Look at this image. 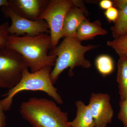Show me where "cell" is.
I'll return each instance as SVG.
<instances>
[{
  "instance_id": "cell-1",
  "label": "cell",
  "mask_w": 127,
  "mask_h": 127,
  "mask_svg": "<svg viewBox=\"0 0 127 127\" xmlns=\"http://www.w3.org/2000/svg\"><path fill=\"white\" fill-rule=\"evenodd\" d=\"M5 48L15 51L21 56L31 72L47 66L55 65L56 57L49 55L52 48L50 35L43 33L34 36L9 35Z\"/></svg>"
},
{
  "instance_id": "cell-2",
  "label": "cell",
  "mask_w": 127,
  "mask_h": 127,
  "mask_svg": "<svg viewBox=\"0 0 127 127\" xmlns=\"http://www.w3.org/2000/svg\"><path fill=\"white\" fill-rule=\"evenodd\" d=\"M76 37H65L58 46L52 48L49 54L56 57L54 68L50 74L53 84L56 82L59 76L64 71L69 68L68 75H74L73 70L76 67L83 68L91 67L92 63L86 59L85 54L90 50L95 49L98 46L89 45L84 46Z\"/></svg>"
},
{
  "instance_id": "cell-3",
  "label": "cell",
  "mask_w": 127,
  "mask_h": 127,
  "mask_svg": "<svg viewBox=\"0 0 127 127\" xmlns=\"http://www.w3.org/2000/svg\"><path fill=\"white\" fill-rule=\"evenodd\" d=\"M22 118L33 127H71L68 114L52 100L32 97L20 107Z\"/></svg>"
},
{
  "instance_id": "cell-4",
  "label": "cell",
  "mask_w": 127,
  "mask_h": 127,
  "mask_svg": "<svg viewBox=\"0 0 127 127\" xmlns=\"http://www.w3.org/2000/svg\"><path fill=\"white\" fill-rule=\"evenodd\" d=\"M52 70L51 66L45 67L35 72H30L28 68H25L18 84L8 90L4 95L5 97L0 101L4 111L10 110L15 96L23 91H42L52 98L58 104H63V100L51 79L50 74Z\"/></svg>"
},
{
  "instance_id": "cell-5",
  "label": "cell",
  "mask_w": 127,
  "mask_h": 127,
  "mask_svg": "<svg viewBox=\"0 0 127 127\" xmlns=\"http://www.w3.org/2000/svg\"><path fill=\"white\" fill-rule=\"evenodd\" d=\"M26 68L22 57L17 52L5 47L0 50V88L9 90L14 87Z\"/></svg>"
},
{
  "instance_id": "cell-6",
  "label": "cell",
  "mask_w": 127,
  "mask_h": 127,
  "mask_svg": "<svg viewBox=\"0 0 127 127\" xmlns=\"http://www.w3.org/2000/svg\"><path fill=\"white\" fill-rule=\"evenodd\" d=\"M73 4V0H50L40 18L49 26L52 48L57 46L63 37V28L65 17Z\"/></svg>"
},
{
  "instance_id": "cell-7",
  "label": "cell",
  "mask_w": 127,
  "mask_h": 127,
  "mask_svg": "<svg viewBox=\"0 0 127 127\" xmlns=\"http://www.w3.org/2000/svg\"><path fill=\"white\" fill-rule=\"evenodd\" d=\"M1 11L5 17L11 20L9 35L34 36L43 33H50L48 25L43 20H28L17 14L9 5L2 6Z\"/></svg>"
},
{
  "instance_id": "cell-8",
  "label": "cell",
  "mask_w": 127,
  "mask_h": 127,
  "mask_svg": "<svg viewBox=\"0 0 127 127\" xmlns=\"http://www.w3.org/2000/svg\"><path fill=\"white\" fill-rule=\"evenodd\" d=\"M111 97L106 93H92L88 105L95 121V127H107L112 122L114 112Z\"/></svg>"
},
{
  "instance_id": "cell-9",
  "label": "cell",
  "mask_w": 127,
  "mask_h": 127,
  "mask_svg": "<svg viewBox=\"0 0 127 127\" xmlns=\"http://www.w3.org/2000/svg\"><path fill=\"white\" fill-rule=\"evenodd\" d=\"M9 6L16 12L32 21L40 20L48 0H9Z\"/></svg>"
},
{
  "instance_id": "cell-10",
  "label": "cell",
  "mask_w": 127,
  "mask_h": 127,
  "mask_svg": "<svg viewBox=\"0 0 127 127\" xmlns=\"http://www.w3.org/2000/svg\"><path fill=\"white\" fill-rule=\"evenodd\" d=\"M86 14L79 7L73 4L65 17L63 28V37H76L78 27L87 20Z\"/></svg>"
},
{
  "instance_id": "cell-11",
  "label": "cell",
  "mask_w": 127,
  "mask_h": 127,
  "mask_svg": "<svg viewBox=\"0 0 127 127\" xmlns=\"http://www.w3.org/2000/svg\"><path fill=\"white\" fill-rule=\"evenodd\" d=\"M101 24L99 20L93 22H91L88 19L83 21L78 29L76 37L82 41L94 39L97 36L105 35L108 31L102 27Z\"/></svg>"
},
{
  "instance_id": "cell-12",
  "label": "cell",
  "mask_w": 127,
  "mask_h": 127,
  "mask_svg": "<svg viewBox=\"0 0 127 127\" xmlns=\"http://www.w3.org/2000/svg\"><path fill=\"white\" fill-rule=\"evenodd\" d=\"M77 108L75 118L69 124L71 127H95V121L88 105H86L82 101H76Z\"/></svg>"
},
{
  "instance_id": "cell-13",
  "label": "cell",
  "mask_w": 127,
  "mask_h": 127,
  "mask_svg": "<svg viewBox=\"0 0 127 127\" xmlns=\"http://www.w3.org/2000/svg\"><path fill=\"white\" fill-rule=\"evenodd\" d=\"M117 81L120 100L127 99V57L119 58L117 64Z\"/></svg>"
},
{
  "instance_id": "cell-14",
  "label": "cell",
  "mask_w": 127,
  "mask_h": 127,
  "mask_svg": "<svg viewBox=\"0 0 127 127\" xmlns=\"http://www.w3.org/2000/svg\"><path fill=\"white\" fill-rule=\"evenodd\" d=\"M118 10V17L111 28L114 39L127 35V5L122 10Z\"/></svg>"
},
{
  "instance_id": "cell-15",
  "label": "cell",
  "mask_w": 127,
  "mask_h": 127,
  "mask_svg": "<svg viewBox=\"0 0 127 127\" xmlns=\"http://www.w3.org/2000/svg\"><path fill=\"white\" fill-rule=\"evenodd\" d=\"M97 70L103 77L111 75L114 70V63L113 58L108 55L98 56L95 61Z\"/></svg>"
},
{
  "instance_id": "cell-16",
  "label": "cell",
  "mask_w": 127,
  "mask_h": 127,
  "mask_svg": "<svg viewBox=\"0 0 127 127\" xmlns=\"http://www.w3.org/2000/svg\"><path fill=\"white\" fill-rule=\"evenodd\" d=\"M107 45L115 51L119 58L127 57V35L108 41Z\"/></svg>"
},
{
  "instance_id": "cell-17",
  "label": "cell",
  "mask_w": 127,
  "mask_h": 127,
  "mask_svg": "<svg viewBox=\"0 0 127 127\" xmlns=\"http://www.w3.org/2000/svg\"><path fill=\"white\" fill-rule=\"evenodd\" d=\"M9 26L8 22H5L0 25V50L5 47L7 37L9 35Z\"/></svg>"
},
{
  "instance_id": "cell-18",
  "label": "cell",
  "mask_w": 127,
  "mask_h": 127,
  "mask_svg": "<svg viewBox=\"0 0 127 127\" xmlns=\"http://www.w3.org/2000/svg\"><path fill=\"white\" fill-rule=\"evenodd\" d=\"M120 109L118 115V118L123 123L124 127H127V99L120 100Z\"/></svg>"
},
{
  "instance_id": "cell-19",
  "label": "cell",
  "mask_w": 127,
  "mask_h": 127,
  "mask_svg": "<svg viewBox=\"0 0 127 127\" xmlns=\"http://www.w3.org/2000/svg\"><path fill=\"white\" fill-rule=\"evenodd\" d=\"M104 14L108 22L114 23L118 17L119 10L113 6L106 10Z\"/></svg>"
},
{
  "instance_id": "cell-20",
  "label": "cell",
  "mask_w": 127,
  "mask_h": 127,
  "mask_svg": "<svg viewBox=\"0 0 127 127\" xmlns=\"http://www.w3.org/2000/svg\"><path fill=\"white\" fill-rule=\"evenodd\" d=\"M113 6L118 10H122L127 5V0H112Z\"/></svg>"
},
{
  "instance_id": "cell-21",
  "label": "cell",
  "mask_w": 127,
  "mask_h": 127,
  "mask_svg": "<svg viewBox=\"0 0 127 127\" xmlns=\"http://www.w3.org/2000/svg\"><path fill=\"white\" fill-rule=\"evenodd\" d=\"M99 6L102 9L107 10L113 7V2L111 0H102L99 2Z\"/></svg>"
},
{
  "instance_id": "cell-22",
  "label": "cell",
  "mask_w": 127,
  "mask_h": 127,
  "mask_svg": "<svg viewBox=\"0 0 127 127\" xmlns=\"http://www.w3.org/2000/svg\"><path fill=\"white\" fill-rule=\"evenodd\" d=\"M1 105L0 104V127H5L6 126V117Z\"/></svg>"
},
{
  "instance_id": "cell-23",
  "label": "cell",
  "mask_w": 127,
  "mask_h": 127,
  "mask_svg": "<svg viewBox=\"0 0 127 127\" xmlns=\"http://www.w3.org/2000/svg\"><path fill=\"white\" fill-rule=\"evenodd\" d=\"M9 5V1L7 0H0V7L7 6Z\"/></svg>"
}]
</instances>
